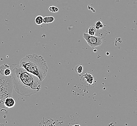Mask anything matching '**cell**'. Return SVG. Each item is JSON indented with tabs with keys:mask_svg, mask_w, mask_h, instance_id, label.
<instances>
[{
	"mask_svg": "<svg viewBox=\"0 0 137 126\" xmlns=\"http://www.w3.org/2000/svg\"><path fill=\"white\" fill-rule=\"evenodd\" d=\"M0 73L5 76H10L12 74V66L4 64L0 66Z\"/></svg>",
	"mask_w": 137,
	"mask_h": 126,
	"instance_id": "6",
	"label": "cell"
},
{
	"mask_svg": "<svg viewBox=\"0 0 137 126\" xmlns=\"http://www.w3.org/2000/svg\"><path fill=\"white\" fill-rule=\"evenodd\" d=\"M75 72L77 74H81L83 71V66L82 65H76L75 67Z\"/></svg>",
	"mask_w": 137,
	"mask_h": 126,
	"instance_id": "11",
	"label": "cell"
},
{
	"mask_svg": "<svg viewBox=\"0 0 137 126\" xmlns=\"http://www.w3.org/2000/svg\"><path fill=\"white\" fill-rule=\"evenodd\" d=\"M83 38L85 39L86 42L90 47L92 48L101 46L103 42L101 37L95 35H90L87 33L83 34Z\"/></svg>",
	"mask_w": 137,
	"mask_h": 126,
	"instance_id": "5",
	"label": "cell"
},
{
	"mask_svg": "<svg viewBox=\"0 0 137 126\" xmlns=\"http://www.w3.org/2000/svg\"><path fill=\"white\" fill-rule=\"evenodd\" d=\"M35 21L37 25H41L43 23V17L42 16H38L35 18Z\"/></svg>",
	"mask_w": 137,
	"mask_h": 126,
	"instance_id": "9",
	"label": "cell"
},
{
	"mask_svg": "<svg viewBox=\"0 0 137 126\" xmlns=\"http://www.w3.org/2000/svg\"><path fill=\"white\" fill-rule=\"evenodd\" d=\"M13 81L11 76H5L0 73V107L5 108V99L11 96L13 91Z\"/></svg>",
	"mask_w": 137,
	"mask_h": 126,
	"instance_id": "3",
	"label": "cell"
},
{
	"mask_svg": "<svg viewBox=\"0 0 137 126\" xmlns=\"http://www.w3.org/2000/svg\"><path fill=\"white\" fill-rule=\"evenodd\" d=\"M13 87L20 96H30L41 88V82L20 65H12Z\"/></svg>",
	"mask_w": 137,
	"mask_h": 126,
	"instance_id": "1",
	"label": "cell"
},
{
	"mask_svg": "<svg viewBox=\"0 0 137 126\" xmlns=\"http://www.w3.org/2000/svg\"><path fill=\"white\" fill-rule=\"evenodd\" d=\"M95 27L97 30H100V29H102L103 27H104L103 22L100 21H97L95 23Z\"/></svg>",
	"mask_w": 137,
	"mask_h": 126,
	"instance_id": "12",
	"label": "cell"
},
{
	"mask_svg": "<svg viewBox=\"0 0 137 126\" xmlns=\"http://www.w3.org/2000/svg\"><path fill=\"white\" fill-rule=\"evenodd\" d=\"M96 33L97 29L94 26H90L88 29V34L90 35H95Z\"/></svg>",
	"mask_w": 137,
	"mask_h": 126,
	"instance_id": "8",
	"label": "cell"
},
{
	"mask_svg": "<svg viewBox=\"0 0 137 126\" xmlns=\"http://www.w3.org/2000/svg\"><path fill=\"white\" fill-rule=\"evenodd\" d=\"M16 104V101L14 99L9 96L6 98L4 101V107L6 109H10L13 108Z\"/></svg>",
	"mask_w": 137,
	"mask_h": 126,
	"instance_id": "7",
	"label": "cell"
},
{
	"mask_svg": "<svg viewBox=\"0 0 137 126\" xmlns=\"http://www.w3.org/2000/svg\"><path fill=\"white\" fill-rule=\"evenodd\" d=\"M20 65L42 82L47 75L48 67L43 57L36 54L27 55L22 58Z\"/></svg>",
	"mask_w": 137,
	"mask_h": 126,
	"instance_id": "2",
	"label": "cell"
},
{
	"mask_svg": "<svg viewBox=\"0 0 137 126\" xmlns=\"http://www.w3.org/2000/svg\"><path fill=\"white\" fill-rule=\"evenodd\" d=\"M55 18L52 16L45 17H43V23H50L54 21Z\"/></svg>",
	"mask_w": 137,
	"mask_h": 126,
	"instance_id": "10",
	"label": "cell"
},
{
	"mask_svg": "<svg viewBox=\"0 0 137 126\" xmlns=\"http://www.w3.org/2000/svg\"><path fill=\"white\" fill-rule=\"evenodd\" d=\"M80 81L83 86L88 89L93 88L97 83V80L94 75L89 73H86L82 75Z\"/></svg>",
	"mask_w": 137,
	"mask_h": 126,
	"instance_id": "4",
	"label": "cell"
},
{
	"mask_svg": "<svg viewBox=\"0 0 137 126\" xmlns=\"http://www.w3.org/2000/svg\"><path fill=\"white\" fill-rule=\"evenodd\" d=\"M49 10L50 12L53 13H56L59 11V8L55 6H51L49 8Z\"/></svg>",
	"mask_w": 137,
	"mask_h": 126,
	"instance_id": "13",
	"label": "cell"
}]
</instances>
